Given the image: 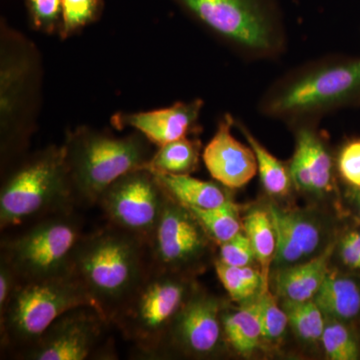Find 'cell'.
Returning a JSON list of instances; mask_svg holds the SVG:
<instances>
[{
    "label": "cell",
    "mask_w": 360,
    "mask_h": 360,
    "mask_svg": "<svg viewBox=\"0 0 360 360\" xmlns=\"http://www.w3.org/2000/svg\"><path fill=\"white\" fill-rule=\"evenodd\" d=\"M360 103V56L324 54L293 66L262 92L257 112L290 129Z\"/></svg>",
    "instance_id": "cell-1"
},
{
    "label": "cell",
    "mask_w": 360,
    "mask_h": 360,
    "mask_svg": "<svg viewBox=\"0 0 360 360\" xmlns=\"http://www.w3.org/2000/svg\"><path fill=\"white\" fill-rule=\"evenodd\" d=\"M172 1L206 34L245 63H276L290 49L283 0Z\"/></svg>",
    "instance_id": "cell-2"
},
{
    "label": "cell",
    "mask_w": 360,
    "mask_h": 360,
    "mask_svg": "<svg viewBox=\"0 0 360 360\" xmlns=\"http://www.w3.org/2000/svg\"><path fill=\"white\" fill-rule=\"evenodd\" d=\"M44 68L39 49L23 33L0 22V165L6 174L28 153L37 130Z\"/></svg>",
    "instance_id": "cell-3"
},
{
    "label": "cell",
    "mask_w": 360,
    "mask_h": 360,
    "mask_svg": "<svg viewBox=\"0 0 360 360\" xmlns=\"http://www.w3.org/2000/svg\"><path fill=\"white\" fill-rule=\"evenodd\" d=\"M151 266L150 248L146 241L108 224L84 234L75 252L72 271L94 307L112 324Z\"/></svg>",
    "instance_id": "cell-4"
},
{
    "label": "cell",
    "mask_w": 360,
    "mask_h": 360,
    "mask_svg": "<svg viewBox=\"0 0 360 360\" xmlns=\"http://www.w3.org/2000/svg\"><path fill=\"white\" fill-rule=\"evenodd\" d=\"M63 146L77 205L89 206L96 205L122 175L146 167L155 153L153 144L141 132L115 136L86 125L68 129Z\"/></svg>",
    "instance_id": "cell-5"
},
{
    "label": "cell",
    "mask_w": 360,
    "mask_h": 360,
    "mask_svg": "<svg viewBox=\"0 0 360 360\" xmlns=\"http://www.w3.org/2000/svg\"><path fill=\"white\" fill-rule=\"evenodd\" d=\"M77 205L65 149L61 146L27 153L2 174L0 229L18 227Z\"/></svg>",
    "instance_id": "cell-6"
},
{
    "label": "cell",
    "mask_w": 360,
    "mask_h": 360,
    "mask_svg": "<svg viewBox=\"0 0 360 360\" xmlns=\"http://www.w3.org/2000/svg\"><path fill=\"white\" fill-rule=\"evenodd\" d=\"M195 291L188 276L151 266L112 324L146 359H162L168 335Z\"/></svg>",
    "instance_id": "cell-7"
},
{
    "label": "cell",
    "mask_w": 360,
    "mask_h": 360,
    "mask_svg": "<svg viewBox=\"0 0 360 360\" xmlns=\"http://www.w3.org/2000/svg\"><path fill=\"white\" fill-rule=\"evenodd\" d=\"M80 305L94 307L75 272L20 281L6 309L0 314L1 349L15 359L61 314Z\"/></svg>",
    "instance_id": "cell-8"
},
{
    "label": "cell",
    "mask_w": 360,
    "mask_h": 360,
    "mask_svg": "<svg viewBox=\"0 0 360 360\" xmlns=\"http://www.w3.org/2000/svg\"><path fill=\"white\" fill-rule=\"evenodd\" d=\"M84 229L75 208L51 213L30 222L28 229L1 241L0 258L20 281L71 274Z\"/></svg>",
    "instance_id": "cell-9"
},
{
    "label": "cell",
    "mask_w": 360,
    "mask_h": 360,
    "mask_svg": "<svg viewBox=\"0 0 360 360\" xmlns=\"http://www.w3.org/2000/svg\"><path fill=\"white\" fill-rule=\"evenodd\" d=\"M112 326L94 305H80L56 319L39 340L16 359L86 360L115 359Z\"/></svg>",
    "instance_id": "cell-10"
},
{
    "label": "cell",
    "mask_w": 360,
    "mask_h": 360,
    "mask_svg": "<svg viewBox=\"0 0 360 360\" xmlns=\"http://www.w3.org/2000/svg\"><path fill=\"white\" fill-rule=\"evenodd\" d=\"M167 194L156 175L139 168L122 175L101 194L97 205L108 224L130 232L150 245Z\"/></svg>",
    "instance_id": "cell-11"
},
{
    "label": "cell",
    "mask_w": 360,
    "mask_h": 360,
    "mask_svg": "<svg viewBox=\"0 0 360 360\" xmlns=\"http://www.w3.org/2000/svg\"><path fill=\"white\" fill-rule=\"evenodd\" d=\"M212 243L186 206L167 195L149 245L153 266L188 276L202 264Z\"/></svg>",
    "instance_id": "cell-12"
},
{
    "label": "cell",
    "mask_w": 360,
    "mask_h": 360,
    "mask_svg": "<svg viewBox=\"0 0 360 360\" xmlns=\"http://www.w3.org/2000/svg\"><path fill=\"white\" fill-rule=\"evenodd\" d=\"M221 309L217 298L196 290L168 335L162 359L172 350L198 357L217 354L224 340Z\"/></svg>",
    "instance_id": "cell-13"
},
{
    "label": "cell",
    "mask_w": 360,
    "mask_h": 360,
    "mask_svg": "<svg viewBox=\"0 0 360 360\" xmlns=\"http://www.w3.org/2000/svg\"><path fill=\"white\" fill-rule=\"evenodd\" d=\"M319 123L292 127L295 146L288 162L293 187L311 195H326L335 189V160L328 139Z\"/></svg>",
    "instance_id": "cell-14"
},
{
    "label": "cell",
    "mask_w": 360,
    "mask_h": 360,
    "mask_svg": "<svg viewBox=\"0 0 360 360\" xmlns=\"http://www.w3.org/2000/svg\"><path fill=\"white\" fill-rule=\"evenodd\" d=\"M205 101L198 98L176 101L160 110L117 112L111 117L116 129H132L141 132L156 148L184 137L200 134V118Z\"/></svg>",
    "instance_id": "cell-15"
},
{
    "label": "cell",
    "mask_w": 360,
    "mask_h": 360,
    "mask_svg": "<svg viewBox=\"0 0 360 360\" xmlns=\"http://www.w3.org/2000/svg\"><path fill=\"white\" fill-rule=\"evenodd\" d=\"M234 118L229 112L222 115L201 158L212 179L229 189L245 186L257 174V161L252 148L232 134Z\"/></svg>",
    "instance_id": "cell-16"
},
{
    "label": "cell",
    "mask_w": 360,
    "mask_h": 360,
    "mask_svg": "<svg viewBox=\"0 0 360 360\" xmlns=\"http://www.w3.org/2000/svg\"><path fill=\"white\" fill-rule=\"evenodd\" d=\"M269 213L276 233V252L272 265L281 269L316 257L315 253L321 245L322 232L314 217L276 206H271Z\"/></svg>",
    "instance_id": "cell-17"
},
{
    "label": "cell",
    "mask_w": 360,
    "mask_h": 360,
    "mask_svg": "<svg viewBox=\"0 0 360 360\" xmlns=\"http://www.w3.org/2000/svg\"><path fill=\"white\" fill-rule=\"evenodd\" d=\"M333 246L321 255L300 264L278 269L274 276L276 293L283 300L307 302L314 300L328 276Z\"/></svg>",
    "instance_id": "cell-18"
},
{
    "label": "cell",
    "mask_w": 360,
    "mask_h": 360,
    "mask_svg": "<svg viewBox=\"0 0 360 360\" xmlns=\"http://www.w3.org/2000/svg\"><path fill=\"white\" fill-rule=\"evenodd\" d=\"M155 174L167 195L186 207L217 208L231 200L227 187L217 181H205L191 174Z\"/></svg>",
    "instance_id": "cell-19"
},
{
    "label": "cell",
    "mask_w": 360,
    "mask_h": 360,
    "mask_svg": "<svg viewBox=\"0 0 360 360\" xmlns=\"http://www.w3.org/2000/svg\"><path fill=\"white\" fill-rule=\"evenodd\" d=\"M221 321L225 342L236 352L248 354L259 347L262 338L259 295L236 311L221 312Z\"/></svg>",
    "instance_id": "cell-20"
},
{
    "label": "cell",
    "mask_w": 360,
    "mask_h": 360,
    "mask_svg": "<svg viewBox=\"0 0 360 360\" xmlns=\"http://www.w3.org/2000/svg\"><path fill=\"white\" fill-rule=\"evenodd\" d=\"M314 300L324 315L338 321L354 319L360 312L359 286L338 272H328Z\"/></svg>",
    "instance_id": "cell-21"
},
{
    "label": "cell",
    "mask_w": 360,
    "mask_h": 360,
    "mask_svg": "<svg viewBox=\"0 0 360 360\" xmlns=\"http://www.w3.org/2000/svg\"><path fill=\"white\" fill-rule=\"evenodd\" d=\"M234 127L240 131L255 153L257 161V174L265 191L276 198L288 195L293 186L288 165H286L272 155L243 120L234 118Z\"/></svg>",
    "instance_id": "cell-22"
},
{
    "label": "cell",
    "mask_w": 360,
    "mask_h": 360,
    "mask_svg": "<svg viewBox=\"0 0 360 360\" xmlns=\"http://www.w3.org/2000/svg\"><path fill=\"white\" fill-rule=\"evenodd\" d=\"M200 139L184 137L158 148L146 168L160 174H193L200 167Z\"/></svg>",
    "instance_id": "cell-23"
},
{
    "label": "cell",
    "mask_w": 360,
    "mask_h": 360,
    "mask_svg": "<svg viewBox=\"0 0 360 360\" xmlns=\"http://www.w3.org/2000/svg\"><path fill=\"white\" fill-rule=\"evenodd\" d=\"M243 224L255 251V259L262 266V276L269 283V269L276 252V233L270 213L255 208L246 215Z\"/></svg>",
    "instance_id": "cell-24"
},
{
    "label": "cell",
    "mask_w": 360,
    "mask_h": 360,
    "mask_svg": "<svg viewBox=\"0 0 360 360\" xmlns=\"http://www.w3.org/2000/svg\"><path fill=\"white\" fill-rule=\"evenodd\" d=\"M186 208L215 245H222L243 231V224L239 219L238 207L232 200L217 208Z\"/></svg>",
    "instance_id": "cell-25"
},
{
    "label": "cell",
    "mask_w": 360,
    "mask_h": 360,
    "mask_svg": "<svg viewBox=\"0 0 360 360\" xmlns=\"http://www.w3.org/2000/svg\"><path fill=\"white\" fill-rule=\"evenodd\" d=\"M214 269L220 283L233 302H245L269 288L262 271L248 266H232L220 260L214 262Z\"/></svg>",
    "instance_id": "cell-26"
},
{
    "label": "cell",
    "mask_w": 360,
    "mask_h": 360,
    "mask_svg": "<svg viewBox=\"0 0 360 360\" xmlns=\"http://www.w3.org/2000/svg\"><path fill=\"white\" fill-rule=\"evenodd\" d=\"M283 307L290 326L300 340L309 343L321 340L326 321L323 312L314 300L307 302L283 300Z\"/></svg>",
    "instance_id": "cell-27"
},
{
    "label": "cell",
    "mask_w": 360,
    "mask_h": 360,
    "mask_svg": "<svg viewBox=\"0 0 360 360\" xmlns=\"http://www.w3.org/2000/svg\"><path fill=\"white\" fill-rule=\"evenodd\" d=\"M103 11V0H63L58 35L65 40L96 22Z\"/></svg>",
    "instance_id": "cell-28"
},
{
    "label": "cell",
    "mask_w": 360,
    "mask_h": 360,
    "mask_svg": "<svg viewBox=\"0 0 360 360\" xmlns=\"http://www.w3.org/2000/svg\"><path fill=\"white\" fill-rule=\"evenodd\" d=\"M324 352L331 360H354L359 359V347L352 333L338 319L326 322L321 335Z\"/></svg>",
    "instance_id": "cell-29"
},
{
    "label": "cell",
    "mask_w": 360,
    "mask_h": 360,
    "mask_svg": "<svg viewBox=\"0 0 360 360\" xmlns=\"http://www.w3.org/2000/svg\"><path fill=\"white\" fill-rule=\"evenodd\" d=\"M259 302L262 340L278 341L290 324L288 314L283 307H279L276 295L269 288L260 291Z\"/></svg>",
    "instance_id": "cell-30"
},
{
    "label": "cell",
    "mask_w": 360,
    "mask_h": 360,
    "mask_svg": "<svg viewBox=\"0 0 360 360\" xmlns=\"http://www.w3.org/2000/svg\"><path fill=\"white\" fill-rule=\"evenodd\" d=\"M30 27L44 34L59 32L63 0H25Z\"/></svg>",
    "instance_id": "cell-31"
},
{
    "label": "cell",
    "mask_w": 360,
    "mask_h": 360,
    "mask_svg": "<svg viewBox=\"0 0 360 360\" xmlns=\"http://www.w3.org/2000/svg\"><path fill=\"white\" fill-rule=\"evenodd\" d=\"M219 246L217 259L232 266H248L255 259V251L250 239L241 231L231 240Z\"/></svg>",
    "instance_id": "cell-32"
},
{
    "label": "cell",
    "mask_w": 360,
    "mask_h": 360,
    "mask_svg": "<svg viewBox=\"0 0 360 360\" xmlns=\"http://www.w3.org/2000/svg\"><path fill=\"white\" fill-rule=\"evenodd\" d=\"M338 172L347 184L360 188V139L348 141L336 158Z\"/></svg>",
    "instance_id": "cell-33"
},
{
    "label": "cell",
    "mask_w": 360,
    "mask_h": 360,
    "mask_svg": "<svg viewBox=\"0 0 360 360\" xmlns=\"http://www.w3.org/2000/svg\"><path fill=\"white\" fill-rule=\"evenodd\" d=\"M20 283V278L13 267L0 258V314H4L11 302L14 290Z\"/></svg>",
    "instance_id": "cell-34"
},
{
    "label": "cell",
    "mask_w": 360,
    "mask_h": 360,
    "mask_svg": "<svg viewBox=\"0 0 360 360\" xmlns=\"http://www.w3.org/2000/svg\"><path fill=\"white\" fill-rule=\"evenodd\" d=\"M340 257L343 264L354 269H360V232L348 233L340 245Z\"/></svg>",
    "instance_id": "cell-35"
},
{
    "label": "cell",
    "mask_w": 360,
    "mask_h": 360,
    "mask_svg": "<svg viewBox=\"0 0 360 360\" xmlns=\"http://www.w3.org/2000/svg\"><path fill=\"white\" fill-rule=\"evenodd\" d=\"M357 191L355 193V200H356L357 206H359V214H360V188H356Z\"/></svg>",
    "instance_id": "cell-36"
}]
</instances>
